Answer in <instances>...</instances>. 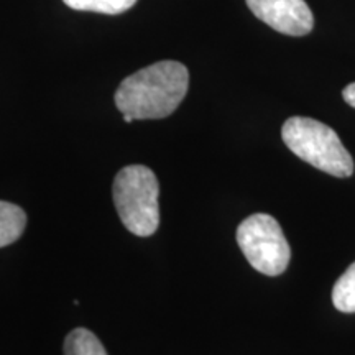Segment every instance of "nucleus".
I'll use <instances>...</instances> for the list:
<instances>
[{
  "instance_id": "11",
  "label": "nucleus",
  "mask_w": 355,
  "mask_h": 355,
  "mask_svg": "<svg viewBox=\"0 0 355 355\" xmlns=\"http://www.w3.org/2000/svg\"><path fill=\"white\" fill-rule=\"evenodd\" d=\"M133 121H135V119H133L132 115H123V122H127V123H132Z\"/></svg>"
},
{
  "instance_id": "2",
  "label": "nucleus",
  "mask_w": 355,
  "mask_h": 355,
  "mask_svg": "<svg viewBox=\"0 0 355 355\" xmlns=\"http://www.w3.org/2000/svg\"><path fill=\"white\" fill-rule=\"evenodd\" d=\"M282 139L296 157L331 176L354 175V159L339 135L326 123L309 117H291L283 123Z\"/></svg>"
},
{
  "instance_id": "5",
  "label": "nucleus",
  "mask_w": 355,
  "mask_h": 355,
  "mask_svg": "<svg viewBox=\"0 0 355 355\" xmlns=\"http://www.w3.org/2000/svg\"><path fill=\"white\" fill-rule=\"evenodd\" d=\"M245 2L257 19L283 35L304 37L314 26V15L304 0H245Z\"/></svg>"
},
{
  "instance_id": "3",
  "label": "nucleus",
  "mask_w": 355,
  "mask_h": 355,
  "mask_svg": "<svg viewBox=\"0 0 355 355\" xmlns=\"http://www.w3.org/2000/svg\"><path fill=\"white\" fill-rule=\"evenodd\" d=\"M159 184L155 173L144 165H130L117 173L112 186L115 209L127 230L150 237L159 225Z\"/></svg>"
},
{
  "instance_id": "6",
  "label": "nucleus",
  "mask_w": 355,
  "mask_h": 355,
  "mask_svg": "<svg viewBox=\"0 0 355 355\" xmlns=\"http://www.w3.org/2000/svg\"><path fill=\"white\" fill-rule=\"evenodd\" d=\"M26 225V214L12 202L0 201V247L19 241Z\"/></svg>"
},
{
  "instance_id": "7",
  "label": "nucleus",
  "mask_w": 355,
  "mask_h": 355,
  "mask_svg": "<svg viewBox=\"0 0 355 355\" xmlns=\"http://www.w3.org/2000/svg\"><path fill=\"white\" fill-rule=\"evenodd\" d=\"M64 355H107V352L91 331L79 327L66 337Z\"/></svg>"
},
{
  "instance_id": "4",
  "label": "nucleus",
  "mask_w": 355,
  "mask_h": 355,
  "mask_svg": "<svg viewBox=\"0 0 355 355\" xmlns=\"http://www.w3.org/2000/svg\"><path fill=\"white\" fill-rule=\"evenodd\" d=\"M237 243L257 272L278 277L288 268L291 248L278 220L268 214L247 217L237 229Z\"/></svg>"
},
{
  "instance_id": "9",
  "label": "nucleus",
  "mask_w": 355,
  "mask_h": 355,
  "mask_svg": "<svg viewBox=\"0 0 355 355\" xmlns=\"http://www.w3.org/2000/svg\"><path fill=\"white\" fill-rule=\"evenodd\" d=\"M66 6L74 10L119 15L137 3V0H63Z\"/></svg>"
},
{
  "instance_id": "10",
  "label": "nucleus",
  "mask_w": 355,
  "mask_h": 355,
  "mask_svg": "<svg viewBox=\"0 0 355 355\" xmlns=\"http://www.w3.org/2000/svg\"><path fill=\"white\" fill-rule=\"evenodd\" d=\"M343 97H344V101L350 105V107L355 109V83L349 84V86L344 87Z\"/></svg>"
},
{
  "instance_id": "1",
  "label": "nucleus",
  "mask_w": 355,
  "mask_h": 355,
  "mask_svg": "<svg viewBox=\"0 0 355 355\" xmlns=\"http://www.w3.org/2000/svg\"><path fill=\"white\" fill-rule=\"evenodd\" d=\"M189 73L178 61H159L123 79L115 92V105L135 121H157L171 115L184 99Z\"/></svg>"
},
{
  "instance_id": "8",
  "label": "nucleus",
  "mask_w": 355,
  "mask_h": 355,
  "mask_svg": "<svg viewBox=\"0 0 355 355\" xmlns=\"http://www.w3.org/2000/svg\"><path fill=\"white\" fill-rule=\"evenodd\" d=\"M332 303L340 313H355V261L332 288Z\"/></svg>"
}]
</instances>
